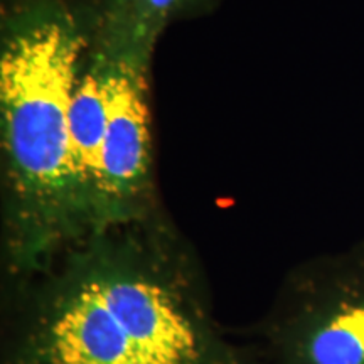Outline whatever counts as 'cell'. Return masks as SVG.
<instances>
[{
    "mask_svg": "<svg viewBox=\"0 0 364 364\" xmlns=\"http://www.w3.org/2000/svg\"><path fill=\"white\" fill-rule=\"evenodd\" d=\"M2 364H263L226 338L194 250L162 209L11 284Z\"/></svg>",
    "mask_w": 364,
    "mask_h": 364,
    "instance_id": "6da1fadb",
    "label": "cell"
},
{
    "mask_svg": "<svg viewBox=\"0 0 364 364\" xmlns=\"http://www.w3.org/2000/svg\"><path fill=\"white\" fill-rule=\"evenodd\" d=\"M90 48L86 6L4 0L0 17L2 255L11 284L93 235L75 172L70 103Z\"/></svg>",
    "mask_w": 364,
    "mask_h": 364,
    "instance_id": "7a4b0ae2",
    "label": "cell"
},
{
    "mask_svg": "<svg viewBox=\"0 0 364 364\" xmlns=\"http://www.w3.org/2000/svg\"><path fill=\"white\" fill-rule=\"evenodd\" d=\"M252 346L263 364H364V241L290 270Z\"/></svg>",
    "mask_w": 364,
    "mask_h": 364,
    "instance_id": "3957f363",
    "label": "cell"
},
{
    "mask_svg": "<svg viewBox=\"0 0 364 364\" xmlns=\"http://www.w3.org/2000/svg\"><path fill=\"white\" fill-rule=\"evenodd\" d=\"M98 59L107 70L108 125L100 166L95 233L144 220L161 209L150 113V68Z\"/></svg>",
    "mask_w": 364,
    "mask_h": 364,
    "instance_id": "277c9868",
    "label": "cell"
},
{
    "mask_svg": "<svg viewBox=\"0 0 364 364\" xmlns=\"http://www.w3.org/2000/svg\"><path fill=\"white\" fill-rule=\"evenodd\" d=\"M221 0H95L86 6L90 53L110 63L150 68L171 24L209 14Z\"/></svg>",
    "mask_w": 364,
    "mask_h": 364,
    "instance_id": "5b68a950",
    "label": "cell"
},
{
    "mask_svg": "<svg viewBox=\"0 0 364 364\" xmlns=\"http://www.w3.org/2000/svg\"><path fill=\"white\" fill-rule=\"evenodd\" d=\"M107 125V70L98 58L86 51L71 93L70 135L73 164L86 209L90 213L93 233L97 231L100 166Z\"/></svg>",
    "mask_w": 364,
    "mask_h": 364,
    "instance_id": "8992f818",
    "label": "cell"
}]
</instances>
